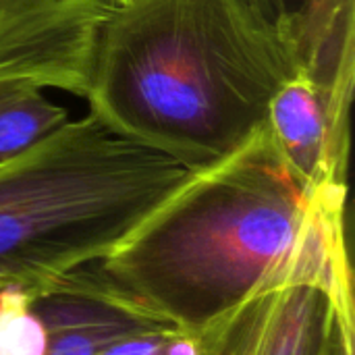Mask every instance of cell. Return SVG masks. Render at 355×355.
<instances>
[{"label": "cell", "mask_w": 355, "mask_h": 355, "mask_svg": "<svg viewBox=\"0 0 355 355\" xmlns=\"http://www.w3.org/2000/svg\"><path fill=\"white\" fill-rule=\"evenodd\" d=\"M300 69L248 0H131L102 25L85 100L112 133L204 173L260 131Z\"/></svg>", "instance_id": "7a4b0ae2"}, {"label": "cell", "mask_w": 355, "mask_h": 355, "mask_svg": "<svg viewBox=\"0 0 355 355\" xmlns=\"http://www.w3.org/2000/svg\"><path fill=\"white\" fill-rule=\"evenodd\" d=\"M102 2H108L112 6H123V4H129L131 0H102Z\"/></svg>", "instance_id": "8fae6325"}, {"label": "cell", "mask_w": 355, "mask_h": 355, "mask_svg": "<svg viewBox=\"0 0 355 355\" xmlns=\"http://www.w3.org/2000/svg\"><path fill=\"white\" fill-rule=\"evenodd\" d=\"M46 331L44 355H198L200 333L162 322L96 272L94 264L27 289Z\"/></svg>", "instance_id": "5b68a950"}, {"label": "cell", "mask_w": 355, "mask_h": 355, "mask_svg": "<svg viewBox=\"0 0 355 355\" xmlns=\"http://www.w3.org/2000/svg\"><path fill=\"white\" fill-rule=\"evenodd\" d=\"M264 125L302 187L312 191L329 183H347L349 135L339 131L327 96L306 71L300 69L277 89Z\"/></svg>", "instance_id": "ba28073f"}, {"label": "cell", "mask_w": 355, "mask_h": 355, "mask_svg": "<svg viewBox=\"0 0 355 355\" xmlns=\"http://www.w3.org/2000/svg\"><path fill=\"white\" fill-rule=\"evenodd\" d=\"M293 48L322 89L341 133L349 135L355 83V0H248Z\"/></svg>", "instance_id": "52a82bcc"}, {"label": "cell", "mask_w": 355, "mask_h": 355, "mask_svg": "<svg viewBox=\"0 0 355 355\" xmlns=\"http://www.w3.org/2000/svg\"><path fill=\"white\" fill-rule=\"evenodd\" d=\"M345 200L347 183L302 187L262 125L94 268L146 314L200 333L260 289L354 277Z\"/></svg>", "instance_id": "6da1fadb"}, {"label": "cell", "mask_w": 355, "mask_h": 355, "mask_svg": "<svg viewBox=\"0 0 355 355\" xmlns=\"http://www.w3.org/2000/svg\"><path fill=\"white\" fill-rule=\"evenodd\" d=\"M46 331L31 306L29 291L0 287V355H44Z\"/></svg>", "instance_id": "30bf717a"}, {"label": "cell", "mask_w": 355, "mask_h": 355, "mask_svg": "<svg viewBox=\"0 0 355 355\" xmlns=\"http://www.w3.org/2000/svg\"><path fill=\"white\" fill-rule=\"evenodd\" d=\"M33 81H0V162L25 152L62 127L67 110L50 102Z\"/></svg>", "instance_id": "9c48e42d"}, {"label": "cell", "mask_w": 355, "mask_h": 355, "mask_svg": "<svg viewBox=\"0 0 355 355\" xmlns=\"http://www.w3.org/2000/svg\"><path fill=\"white\" fill-rule=\"evenodd\" d=\"M200 173L94 114L0 162V287L37 289L110 256Z\"/></svg>", "instance_id": "3957f363"}, {"label": "cell", "mask_w": 355, "mask_h": 355, "mask_svg": "<svg viewBox=\"0 0 355 355\" xmlns=\"http://www.w3.org/2000/svg\"><path fill=\"white\" fill-rule=\"evenodd\" d=\"M112 8L102 0H0V81L25 79L85 98Z\"/></svg>", "instance_id": "8992f818"}, {"label": "cell", "mask_w": 355, "mask_h": 355, "mask_svg": "<svg viewBox=\"0 0 355 355\" xmlns=\"http://www.w3.org/2000/svg\"><path fill=\"white\" fill-rule=\"evenodd\" d=\"M354 277L260 289L200 331L198 355H355Z\"/></svg>", "instance_id": "277c9868"}]
</instances>
